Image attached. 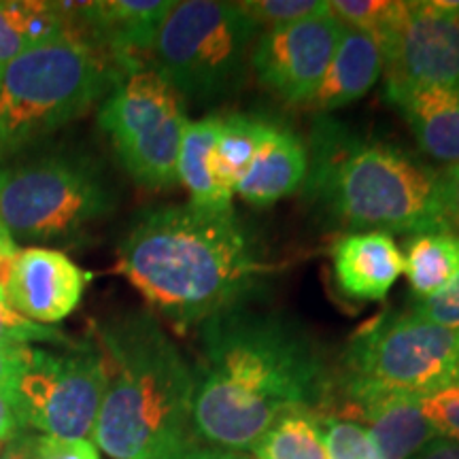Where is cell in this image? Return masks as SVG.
<instances>
[{
  "instance_id": "1",
  "label": "cell",
  "mask_w": 459,
  "mask_h": 459,
  "mask_svg": "<svg viewBox=\"0 0 459 459\" xmlns=\"http://www.w3.org/2000/svg\"><path fill=\"white\" fill-rule=\"evenodd\" d=\"M198 328L196 440L245 453L287 412H317L328 404L332 383L324 361L290 319L238 304Z\"/></svg>"
},
{
  "instance_id": "2",
  "label": "cell",
  "mask_w": 459,
  "mask_h": 459,
  "mask_svg": "<svg viewBox=\"0 0 459 459\" xmlns=\"http://www.w3.org/2000/svg\"><path fill=\"white\" fill-rule=\"evenodd\" d=\"M117 271L177 330L245 304L268 264L230 211L164 204L143 211L117 245Z\"/></svg>"
},
{
  "instance_id": "3",
  "label": "cell",
  "mask_w": 459,
  "mask_h": 459,
  "mask_svg": "<svg viewBox=\"0 0 459 459\" xmlns=\"http://www.w3.org/2000/svg\"><path fill=\"white\" fill-rule=\"evenodd\" d=\"M107 385L94 445L113 459H170L196 445V368L152 311H124L96 325Z\"/></svg>"
},
{
  "instance_id": "4",
  "label": "cell",
  "mask_w": 459,
  "mask_h": 459,
  "mask_svg": "<svg viewBox=\"0 0 459 459\" xmlns=\"http://www.w3.org/2000/svg\"><path fill=\"white\" fill-rule=\"evenodd\" d=\"M307 152L304 196L341 228L412 237L449 232L432 166L328 117L315 126Z\"/></svg>"
},
{
  "instance_id": "5",
  "label": "cell",
  "mask_w": 459,
  "mask_h": 459,
  "mask_svg": "<svg viewBox=\"0 0 459 459\" xmlns=\"http://www.w3.org/2000/svg\"><path fill=\"white\" fill-rule=\"evenodd\" d=\"M119 73L77 28L0 73V166L90 111Z\"/></svg>"
},
{
  "instance_id": "6",
  "label": "cell",
  "mask_w": 459,
  "mask_h": 459,
  "mask_svg": "<svg viewBox=\"0 0 459 459\" xmlns=\"http://www.w3.org/2000/svg\"><path fill=\"white\" fill-rule=\"evenodd\" d=\"M257 37L238 3L183 0L160 26L149 68L186 99H226L243 85Z\"/></svg>"
},
{
  "instance_id": "7",
  "label": "cell",
  "mask_w": 459,
  "mask_h": 459,
  "mask_svg": "<svg viewBox=\"0 0 459 459\" xmlns=\"http://www.w3.org/2000/svg\"><path fill=\"white\" fill-rule=\"evenodd\" d=\"M113 209L111 186L82 153L54 152L0 166V221L15 243L73 240Z\"/></svg>"
},
{
  "instance_id": "8",
  "label": "cell",
  "mask_w": 459,
  "mask_h": 459,
  "mask_svg": "<svg viewBox=\"0 0 459 459\" xmlns=\"http://www.w3.org/2000/svg\"><path fill=\"white\" fill-rule=\"evenodd\" d=\"M189 119L181 96L152 68L122 73L99 113L119 162L139 186H177V164Z\"/></svg>"
},
{
  "instance_id": "9",
  "label": "cell",
  "mask_w": 459,
  "mask_h": 459,
  "mask_svg": "<svg viewBox=\"0 0 459 459\" xmlns=\"http://www.w3.org/2000/svg\"><path fill=\"white\" fill-rule=\"evenodd\" d=\"M342 378L411 395L459 383V332L409 313H385L351 338Z\"/></svg>"
},
{
  "instance_id": "10",
  "label": "cell",
  "mask_w": 459,
  "mask_h": 459,
  "mask_svg": "<svg viewBox=\"0 0 459 459\" xmlns=\"http://www.w3.org/2000/svg\"><path fill=\"white\" fill-rule=\"evenodd\" d=\"M105 385V359L94 344H74L65 351L30 344L22 353L4 395L22 428L85 438L94 432Z\"/></svg>"
},
{
  "instance_id": "11",
  "label": "cell",
  "mask_w": 459,
  "mask_h": 459,
  "mask_svg": "<svg viewBox=\"0 0 459 459\" xmlns=\"http://www.w3.org/2000/svg\"><path fill=\"white\" fill-rule=\"evenodd\" d=\"M378 48L385 85L459 83V3L402 0Z\"/></svg>"
},
{
  "instance_id": "12",
  "label": "cell",
  "mask_w": 459,
  "mask_h": 459,
  "mask_svg": "<svg viewBox=\"0 0 459 459\" xmlns=\"http://www.w3.org/2000/svg\"><path fill=\"white\" fill-rule=\"evenodd\" d=\"M344 26L328 13L300 24L260 32L251 68L266 90L287 105H307L328 73Z\"/></svg>"
},
{
  "instance_id": "13",
  "label": "cell",
  "mask_w": 459,
  "mask_h": 459,
  "mask_svg": "<svg viewBox=\"0 0 459 459\" xmlns=\"http://www.w3.org/2000/svg\"><path fill=\"white\" fill-rule=\"evenodd\" d=\"M172 0L68 3L73 24L119 74L149 66V54Z\"/></svg>"
},
{
  "instance_id": "14",
  "label": "cell",
  "mask_w": 459,
  "mask_h": 459,
  "mask_svg": "<svg viewBox=\"0 0 459 459\" xmlns=\"http://www.w3.org/2000/svg\"><path fill=\"white\" fill-rule=\"evenodd\" d=\"M90 279L91 274L62 251L26 247L15 257L4 296L22 317L54 325L79 307Z\"/></svg>"
},
{
  "instance_id": "15",
  "label": "cell",
  "mask_w": 459,
  "mask_h": 459,
  "mask_svg": "<svg viewBox=\"0 0 459 459\" xmlns=\"http://www.w3.org/2000/svg\"><path fill=\"white\" fill-rule=\"evenodd\" d=\"M344 412L368 429L381 459H411L434 440L436 428L423 415L417 395L341 378Z\"/></svg>"
},
{
  "instance_id": "16",
  "label": "cell",
  "mask_w": 459,
  "mask_h": 459,
  "mask_svg": "<svg viewBox=\"0 0 459 459\" xmlns=\"http://www.w3.org/2000/svg\"><path fill=\"white\" fill-rule=\"evenodd\" d=\"M332 268L344 296L358 302H381L404 274V255L392 234L351 232L332 247Z\"/></svg>"
},
{
  "instance_id": "17",
  "label": "cell",
  "mask_w": 459,
  "mask_h": 459,
  "mask_svg": "<svg viewBox=\"0 0 459 459\" xmlns=\"http://www.w3.org/2000/svg\"><path fill=\"white\" fill-rule=\"evenodd\" d=\"M385 99L429 158L459 164V83L385 85Z\"/></svg>"
},
{
  "instance_id": "18",
  "label": "cell",
  "mask_w": 459,
  "mask_h": 459,
  "mask_svg": "<svg viewBox=\"0 0 459 459\" xmlns=\"http://www.w3.org/2000/svg\"><path fill=\"white\" fill-rule=\"evenodd\" d=\"M307 169L308 152L300 136L271 124L237 194L251 206H271L304 186Z\"/></svg>"
},
{
  "instance_id": "19",
  "label": "cell",
  "mask_w": 459,
  "mask_h": 459,
  "mask_svg": "<svg viewBox=\"0 0 459 459\" xmlns=\"http://www.w3.org/2000/svg\"><path fill=\"white\" fill-rule=\"evenodd\" d=\"M383 74V54L375 39L344 26L342 39L332 57L328 73L315 90L308 107L315 113L328 115L364 99Z\"/></svg>"
},
{
  "instance_id": "20",
  "label": "cell",
  "mask_w": 459,
  "mask_h": 459,
  "mask_svg": "<svg viewBox=\"0 0 459 459\" xmlns=\"http://www.w3.org/2000/svg\"><path fill=\"white\" fill-rule=\"evenodd\" d=\"M220 128V115H206L187 122L177 164V179L189 192L192 204L211 211H230L234 194L221 186L215 172V145Z\"/></svg>"
},
{
  "instance_id": "21",
  "label": "cell",
  "mask_w": 459,
  "mask_h": 459,
  "mask_svg": "<svg viewBox=\"0 0 459 459\" xmlns=\"http://www.w3.org/2000/svg\"><path fill=\"white\" fill-rule=\"evenodd\" d=\"M73 28L68 3L0 0V73L15 57Z\"/></svg>"
},
{
  "instance_id": "22",
  "label": "cell",
  "mask_w": 459,
  "mask_h": 459,
  "mask_svg": "<svg viewBox=\"0 0 459 459\" xmlns=\"http://www.w3.org/2000/svg\"><path fill=\"white\" fill-rule=\"evenodd\" d=\"M404 274L415 300L443 291L459 273V237L451 232L417 234L406 243Z\"/></svg>"
},
{
  "instance_id": "23",
  "label": "cell",
  "mask_w": 459,
  "mask_h": 459,
  "mask_svg": "<svg viewBox=\"0 0 459 459\" xmlns=\"http://www.w3.org/2000/svg\"><path fill=\"white\" fill-rule=\"evenodd\" d=\"M271 122L255 115L232 113L221 117L215 145V172L221 186L237 194V187L254 164L255 153L266 139Z\"/></svg>"
},
{
  "instance_id": "24",
  "label": "cell",
  "mask_w": 459,
  "mask_h": 459,
  "mask_svg": "<svg viewBox=\"0 0 459 459\" xmlns=\"http://www.w3.org/2000/svg\"><path fill=\"white\" fill-rule=\"evenodd\" d=\"M255 459H328L315 412H287L254 446Z\"/></svg>"
},
{
  "instance_id": "25",
  "label": "cell",
  "mask_w": 459,
  "mask_h": 459,
  "mask_svg": "<svg viewBox=\"0 0 459 459\" xmlns=\"http://www.w3.org/2000/svg\"><path fill=\"white\" fill-rule=\"evenodd\" d=\"M330 11L342 26L368 34L381 43L398 20L402 0H332Z\"/></svg>"
},
{
  "instance_id": "26",
  "label": "cell",
  "mask_w": 459,
  "mask_h": 459,
  "mask_svg": "<svg viewBox=\"0 0 459 459\" xmlns=\"http://www.w3.org/2000/svg\"><path fill=\"white\" fill-rule=\"evenodd\" d=\"M315 417L324 434L328 459H381L364 426L325 411H317Z\"/></svg>"
},
{
  "instance_id": "27",
  "label": "cell",
  "mask_w": 459,
  "mask_h": 459,
  "mask_svg": "<svg viewBox=\"0 0 459 459\" xmlns=\"http://www.w3.org/2000/svg\"><path fill=\"white\" fill-rule=\"evenodd\" d=\"M238 4L260 32L300 24L330 11L325 0H245Z\"/></svg>"
},
{
  "instance_id": "28",
  "label": "cell",
  "mask_w": 459,
  "mask_h": 459,
  "mask_svg": "<svg viewBox=\"0 0 459 459\" xmlns=\"http://www.w3.org/2000/svg\"><path fill=\"white\" fill-rule=\"evenodd\" d=\"M34 342H49L60 344V347H74L73 338L62 334L60 330H54L51 325L34 324V321L22 317L20 313L11 308L4 291H0V347L15 349L28 347Z\"/></svg>"
},
{
  "instance_id": "29",
  "label": "cell",
  "mask_w": 459,
  "mask_h": 459,
  "mask_svg": "<svg viewBox=\"0 0 459 459\" xmlns=\"http://www.w3.org/2000/svg\"><path fill=\"white\" fill-rule=\"evenodd\" d=\"M423 415L445 438L459 443V383L419 398Z\"/></svg>"
},
{
  "instance_id": "30",
  "label": "cell",
  "mask_w": 459,
  "mask_h": 459,
  "mask_svg": "<svg viewBox=\"0 0 459 459\" xmlns=\"http://www.w3.org/2000/svg\"><path fill=\"white\" fill-rule=\"evenodd\" d=\"M411 311L436 325L459 332V273L443 291L426 300L412 302Z\"/></svg>"
},
{
  "instance_id": "31",
  "label": "cell",
  "mask_w": 459,
  "mask_h": 459,
  "mask_svg": "<svg viewBox=\"0 0 459 459\" xmlns=\"http://www.w3.org/2000/svg\"><path fill=\"white\" fill-rule=\"evenodd\" d=\"M32 459H100V451L88 438L65 436H34Z\"/></svg>"
},
{
  "instance_id": "32",
  "label": "cell",
  "mask_w": 459,
  "mask_h": 459,
  "mask_svg": "<svg viewBox=\"0 0 459 459\" xmlns=\"http://www.w3.org/2000/svg\"><path fill=\"white\" fill-rule=\"evenodd\" d=\"M438 192L446 228L459 237V164L438 170Z\"/></svg>"
},
{
  "instance_id": "33",
  "label": "cell",
  "mask_w": 459,
  "mask_h": 459,
  "mask_svg": "<svg viewBox=\"0 0 459 459\" xmlns=\"http://www.w3.org/2000/svg\"><path fill=\"white\" fill-rule=\"evenodd\" d=\"M170 459H251L247 453H238V451H230V449H221V446H213V445H192L187 446L186 451H181L179 455L170 457Z\"/></svg>"
},
{
  "instance_id": "34",
  "label": "cell",
  "mask_w": 459,
  "mask_h": 459,
  "mask_svg": "<svg viewBox=\"0 0 459 459\" xmlns=\"http://www.w3.org/2000/svg\"><path fill=\"white\" fill-rule=\"evenodd\" d=\"M411 459H459V443L445 438V436H436Z\"/></svg>"
},
{
  "instance_id": "35",
  "label": "cell",
  "mask_w": 459,
  "mask_h": 459,
  "mask_svg": "<svg viewBox=\"0 0 459 459\" xmlns=\"http://www.w3.org/2000/svg\"><path fill=\"white\" fill-rule=\"evenodd\" d=\"M20 432H24V428H22L7 395L0 392V446L7 445Z\"/></svg>"
},
{
  "instance_id": "36",
  "label": "cell",
  "mask_w": 459,
  "mask_h": 459,
  "mask_svg": "<svg viewBox=\"0 0 459 459\" xmlns=\"http://www.w3.org/2000/svg\"><path fill=\"white\" fill-rule=\"evenodd\" d=\"M17 254H20V249H17V243L11 238V234H3L0 237V291L7 290Z\"/></svg>"
},
{
  "instance_id": "37",
  "label": "cell",
  "mask_w": 459,
  "mask_h": 459,
  "mask_svg": "<svg viewBox=\"0 0 459 459\" xmlns=\"http://www.w3.org/2000/svg\"><path fill=\"white\" fill-rule=\"evenodd\" d=\"M30 347V344H28ZM26 347H15V349H4L0 347V392L4 394V389L9 387L11 378H13L17 366H20L22 353Z\"/></svg>"
},
{
  "instance_id": "38",
  "label": "cell",
  "mask_w": 459,
  "mask_h": 459,
  "mask_svg": "<svg viewBox=\"0 0 459 459\" xmlns=\"http://www.w3.org/2000/svg\"><path fill=\"white\" fill-rule=\"evenodd\" d=\"M32 434L20 432L7 445L0 446V459H32Z\"/></svg>"
},
{
  "instance_id": "39",
  "label": "cell",
  "mask_w": 459,
  "mask_h": 459,
  "mask_svg": "<svg viewBox=\"0 0 459 459\" xmlns=\"http://www.w3.org/2000/svg\"><path fill=\"white\" fill-rule=\"evenodd\" d=\"M3 234H9L7 230H4V226H3V221H0V237H3Z\"/></svg>"
}]
</instances>
